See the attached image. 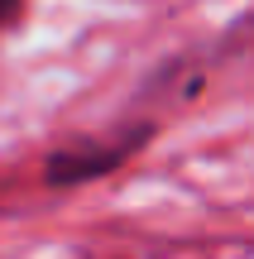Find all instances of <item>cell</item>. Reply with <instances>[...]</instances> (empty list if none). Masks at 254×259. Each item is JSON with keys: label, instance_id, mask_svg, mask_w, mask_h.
Returning a JSON list of instances; mask_svg holds the SVG:
<instances>
[{"label": "cell", "instance_id": "obj_1", "mask_svg": "<svg viewBox=\"0 0 254 259\" xmlns=\"http://www.w3.org/2000/svg\"><path fill=\"white\" fill-rule=\"evenodd\" d=\"M149 139H154V120L111 130V135H96V139H72V144H63V149H53V154H48L43 178H48V187L96 183V178L115 173L120 163H130V158L139 154Z\"/></svg>", "mask_w": 254, "mask_h": 259}, {"label": "cell", "instance_id": "obj_2", "mask_svg": "<svg viewBox=\"0 0 254 259\" xmlns=\"http://www.w3.org/2000/svg\"><path fill=\"white\" fill-rule=\"evenodd\" d=\"M19 10H24V0H0V29H10L19 19Z\"/></svg>", "mask_w": 254, "mask_h": 259}]
</instances>
